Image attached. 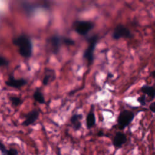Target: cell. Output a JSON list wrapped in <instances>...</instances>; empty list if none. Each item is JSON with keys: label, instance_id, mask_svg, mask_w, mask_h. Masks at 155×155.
<instances>
[{"label": "cell", "instance_id": "6da1fadb", "mask_svg": "<svg viewBox=\"0 0 155 155\" xmlns=\"http://www.w3.org/2000/svg\"><path fill=\"white\" fill-rule=\"evenodd\" d=\"M14 45L19 48V54L24 58H29L32 55L33 44L30 38L25 34L20 35L12 40Z\"/></svg>", "mask_w": 155, "mask_h": 155}, {"label": "cell", "instance_id": "7a4b0ae2", "mask_svg": "<svg viewBox=\"0 0 155 155\" xmlns=\"http://www.w3.org/2000/svg\"><path fill=\"white\" fill-rule=\"evenodd\" d=\"M134 118V113L131 111L124 110L120 111L117 120L119 129L124 130L131 123Z\"/></svg>", "mask_w": 155, "mask_h": 155}, {"label": "cell", "instance_id": "3957f363", "mask_svg": "<svg viewBox=\"0 0 155 155\" xmlns=\"http://www.w3.org/2000/svg\"><path fill=\"white\" fill-rule=\"evenodd\" d=\"M98 41V36L94 35L91 36L88 39L89 45L85 51H84L83 57L85 59L89 64H91L93 62L94 59V51L96 46L97 42Z\"/></svg>", "mask_w": 155, "mask_h": 155}, {"label": "cell", "instance_id": "277c9868", "mask_svg": "<svg viewBox=\"0 0 155 155\" xmlns=\"http://www.w3.org/2000/svg\"><path fill=\"white\" fill-rule=\"evenodd\" d=\"M73 26L76 33L80 35H86L93 28L94 24L88 21H76Z\"/></svg>", "mask_w": 155, "mask_h": 155}, {"label": "cell", "instance_id": "5b68a950", "mask_svg": "<svg viewBox=\"0 0 155 155\" xmlns=\"http://www.w3.org/2000/svg\"><path fill=\"white\" fill-rule=\"evenodd\" d=\"M133 36L130 30L123 24H118L114 28L112 37L114 39L118 40L120 38H131Z\"/></svg>", "mask_w": 155, "mask_h": 155}, {"label": "cell", "instance_id": "8992f818", "mask_svg": "<svg viewBox=\"0 0 155 155\" xmlns=\"http://www.w3.org/2000/svg\"><path fill=\"white\" fill-rule=\"evenodd\" d=\"M5 83L8 87L19 89L27 84V81L24 78L15 79L13 76L11 75L5 82Z\"/></svg>", "mask_w": 155, "mask_h": 155}, {"label": "cell", "instance_id": "52a82bcc", "mask_svg": "<svg viewBox=\"0 0 155 155\" xmlns=\"http://www.w3.org/2000/svg\"><path fill=\"white\" fill-rule=\"evenodd\" d=\"M39 112L37 110H33L25 115V120L22 125L24 126H29L34 124L38 119Z\"/></svg>", "mask_w": 155, "mask_h": 155}, {"label": "cell", "instance_id": "ba28073f", "mask_svg": "<svg viewBox=\"0 0 155 155\" xmlns=\"http://www.w3.org/2000/svg\"><path fill=\"white\" fill-rule=\"evenodd\" d=\"M63 37L55 35L52 36L48 39V42L52 48V51L54 53H57L61 47V44L63 43Z\"/></svg>", "mask_w": 155, "mask_h": 155}, {"label": "cell", "instance_id": "9c48e42d", "mask_svg": "<svg viewBox=\"0 0 155 155\" xmlns=\"http://www.w3.org/2000/svg\"><path fill=\"white\" fill-rule=\"evenodd\" d=\"M127 138L126 135L120 131L117 132L113 139V145L116 148H121L122 145L126 143Z\"/></svg>", "mask_w": 155, "mask_h": 155}, {"label": "cell", "instance_id": "30bf717a", "mask_svg": "<svg viewBox=\"0 0 155 155\" xmlns=\"http://www.w3.org/2000/svg\"><path fill=\"white\" fill-rule=\"evenodd\" d=\"M93 109V106H91V110L86 117V126L88 129L92 128L96 124V117Z\"/></svg>", "mask_w": 155, "mask_h": 155}, {"label": "cell", "instance_id": "8fae6325", "mask_svg": "<svg viewBox=\"0 0 155 155\" xmlns=\"http://www.w3.org/2000/svg\"><path fill=\"white\" fill-rule=\"evenodd\" d=\"M82 115L79 114H74L72 115V116L71 117L70 122L74 130L77 131L81 128L82 126L81 119H82Z\"/></svg>", "mask_w": 155, "mask_h": 155}, {"label": "cell", "instance_id": "7c38bea8", "mask_svg": "<svg viewBox=\"0 0 155 155\" xmlns=\"http://www.w3.org/2000/svg\"><path fill=\"white\" fill-rule=\"evenodd\" d=\"M140 91L145 94V96L147 95V96L150 97L152 100L154 99L155 90L153 86L144 85L141 87Z\"/></svg>", "mask_w": 155, "mask_h": 155}, {"label": "cell", "instance_id": "4fadbf2b", "mask_svg": "<svg viewBox=\"0 0 155 155\" xmlns=\"http://www.w3.org/2000/svg\"><path fill=\"white\" fill-rule=\"evenodd\" d=\"M47 71L45 72V76L42 79V84L45 86L47 85L51 81L55 78V73L51 69H47Z\"/></svg>", "mask_w": 155, "mask_h": 155}, {"label": "cell", "instance_id": "5bb4252c", "mask_svg": "<svg viewBox=\"0 0 155 155\" xmlns=\"http://www.w3.org/2000/svg\"><path fill=\"white\" fill-rule=\"evenodd\" d=\"M33 97L35 101L39 104H44L45 99L42 93L39 89H36L33 94Z\"/></svg>", "mask_w": 155, "mask_h": 155}, {"label": "cell", "instance_id": "9a60e30c", "mask_svg": "<svg viewBox=\"0 0 155 155\" xmlns=\"http://www.w3.org/2000/svg\"><path fill=\"white\" fill-rule=\"evenodd\" d=\"M9 99L12 103V105L13 107H18L21 105L23 102L22 99L21 97H19L17 96H11L10 97Z\"/></svg>", "mask_w": 155, "mask_h": 155}, {"label": "cell", "instance_id": "2e32d148", "mask_svg": "<svg viewBox=\"0 0 155 155\" xmlns=\"http://www.w3.org/2000/svg\"><path fill=\"white\" fill-rule=\"evenodd\" d=\"M9 65L8 60L4 56H0V67H7Z\"/></svg>", "mask_w": 155, "mask_h": 155}, {"label": "cell", "instance_id": "e0dca14e", "mask_svg": "<svg viewBox=\"0 0 155 155\" xmlns=\"http://www.w3.org/2000/svg\"><path fill=\"white\" fill-rule=\"evenodd\" d=\"M4 155H18V151L16 149L12 148L9 150H7Z\"/></svg>", "mask_w": 155, "mask_h": 155}, {"label": "cell", "instance_id": "ac0fdd59", "mask_svg": "<svg viewBox=\"0 0 155 155\" xmlns=\"http://www.w3.org/2000/svg\"><path fill=\"white\" fill-rule=\"evenodd\" d=\"M63 43L67 45H73L74 44V41L69 38L63 37Z\"/></svg>", "mask_w": 155, "mask_h": 155}, {"label": "cell", "instance_id": "d6986e66", "mask_svg": "<svg viewBox=\"0 0 155 155\" xmlns=\"http://www.w3.org/2000/svg\"><path fill=\"white\" fill-rule=\"evenodd\" d=\"M145 99H146V97H145V95H143V96H142L139 97L137 99V101H138V102L140 104V105H146Z\"/></svg>", "mask_w": 155, "mask_h": 155}, {"label": "cell", "instance_id": "ffe728a7", "mask_svg": "<svg viewBox=\"0 0 155 155\" xmlns=\"http://www.w3.org/2000/svg\"><path fill=\"white\" fill-rule=\"evenodd\" d=\"M0 151L2 153V154L4 155L5 154V153L7 151V149L5 148V147L4 146V145L0 141Z\"/></svg>", "mask_w": 155, "mask_h": 155}, {"label": "cell", "instance_id": "44dd1931", "mask_svg": "<svg viewBox=\"0 0 155 155\" xmlns=\"http://www.w3.org/2000/svg\"><path fill=\"white\" fill-rule=\"evenodd\" d=\"M149 108L152 113L154 112V102H152L149 106Z\"/></svg>", "mask_w": 155, "mask_h": 155}, {"label": "cell", "instance_id": "7402d4cb", "mask_svg": "<svg viewBox=\"0 0 155 155\" xmlns=\"http://www.w3.org/2000/svg\"><path fill=\"white\" fill-rule=\"evenodd\" d=\"M97 135L99 136H104V133L102 131H99L98 133H97Z\"/></svg>", "mask_w": 155, "mask_h": 155}]
</instances>
